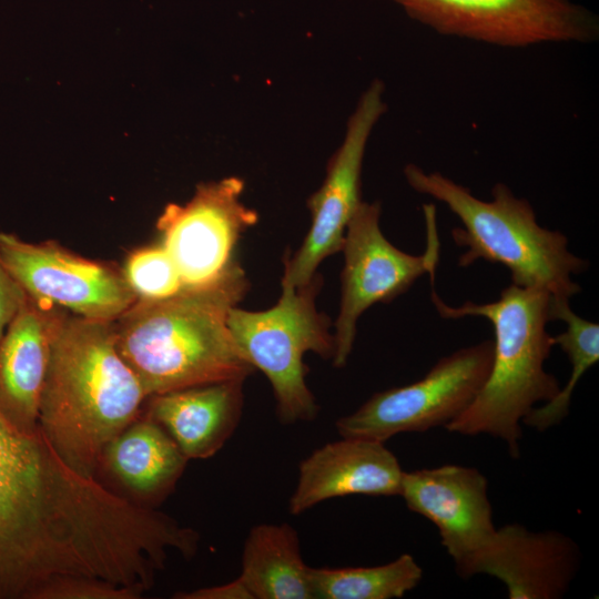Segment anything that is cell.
<instances>
[{
    "label": "cell",
    "instance_id": "7a4b0ae2",
    "mask_svg": "<svg viewBox=\"0 0 599 599\" xmlns=\"http://www.w3.org/2000/svg\"><path fill=\"white\" fill-rule=\"evenodd\" d=\"M236 262L217 282L163 300H136L114 321L118 349L148 397L244 379L255 369L227 325L247 290Z\"/></svg>",
    "mask_w": 599,
    "mask_h": 599
},
{
    "label": "cell",
    "instance_id": "7402d4cb",
    "mask_svg": "<svg viewBox=\"0 0 599 599\" xmlns=\"http://www.w3.org/2000/svg\"><path fill=\"white\" fill-rule=\"evenodd\" d=\"M27 298L21 286L0 260V339Z\"/></svg>",
    "mask_w": 599,
    "mask_h": 599
},
{
    "label": "cell",
    "instance_id": "d6986e66",
    "mask_svg": "<svg viewBox=\"0 0 599 599\" xmlns=\"http://www.w3.org/2000/svg\"><path fill=\"white\" fill-rule=\"evenodd\" d=\"M551 321L559 319L566 329L552 336L555 346L567 355L571 372L566 385L557 395L539 407H534L521 424L545 432L559 425L569 414L571 397L580 378L599 359V325L585 319L570 307L569 300L551 297Z\"/></svg>",
    "mask_w": 599,
    "mask_h": 599
},
{
    "label": "cell",
    "instance_id": "30bf717a",
    "mask_svg": "<svg viewBox=\"0 0 599 599\" xmlns=\"http://www.w3.org/2000/svg\"><path fill=\"white\" fill-rule=\"evenodd\" d=\"M385 110L384 84L374 80L348 120L322 186L308 199L311 229L298 251L286 261L282 288L308 284L322 261L342 251L346 227L363 202L361 176L367 142Z\"/></svg>",
    "mask_w": 599,
    "mask_h": 599
},
{
    "label": "cell",
    "instance_id": "8992f818",
    "mask_svg": "<svg viewBox=\"0 0 599 599\" xmlns=\"http://www.w3.org/2000/svg\"><path fill=\"white\" fill-rule=\"evenodd\" d=\"M494 342L460 348L441 357L412 384L378 392L335 423L341 437L385 443L403 433L446 426L474 400L493 363Z\"/></svg>",
    "mask_w": 599,
    "mask_h": 599
},
{
    "label": "cell",
    "instance_id": "5b68a950",
    "mask_svg": "<svg viewBox=\"0 0 599 599\" xmlns=\"http://www.w3.org/2000/svg\"><path fill=\"white\" fill-rule=\"evenodd\" d=\"M317 275L297 288H282L273 307L251 312L233 306L227 316L230 332L245 358L270 380L281 422L293 424L316 417L318 406L305 382L303 357L314 352L333 357L334 335L329 319L317 312Z\"/></svg>",
    "mask_w": 599,
    "mask_h": 599
},
{
    "label": "cell",
    "instance_id": "277c9868",
    "mask_svg": "<svg viewBox=\"0 0 599 599\" xmlns=\"http://www.w3.org/2000/svg\"><path fill=\"white\" fill-rule=\"evenodd\" d=\"M404 174L416 192L444 203L459 219L461 227L451 230L453 241L466 248L459 266L479 260L504 265L511 284L554 298L570 300L581 291L573 275L585 272L588 262L568 250L561 232L540 226L530 203L506 184L496 183L491 200L485 201L439 172L408 164Z\"/></svg>",
    "mask_w": 599,
    "mask_h": 599
},
{
    "label": "cell",
    "instance_id": "ba28073f",
    "mask_svg": "<svg viewBox=\"0 0 599 599\" xmlns=\"http://www.w3.org/2000/svg\"><path fill=\"white\" fill-rule=\"evenodd\" d=\"M413 19L439 33L522 48L588 42L598 20L570 0H393Z\"/></svg>",
    "mask_w": 599,
    "mask_h": 599
},
{
    "label": "cell",
    "instance_id": "8fae6325",
    "mask_svg": "<svg viewBox=\"0 0 599 599\" xmlns=\"http://www.w3.org/2000/svg\"><path fill=\"white\" fill-rule=\"evenodd\" d=\"M244 182L230 176L200 184L184 205L169 204L158 221L161 245L173 258L184 288L209 286L236 263L241 234L258 215L241 201Z\"/></svg>",
    "mask_w": 599,
    "mask_h": 599
},
{
    "label": "cell",
    "instance_id": "7c38bea8",
    "mask_svg": "<svg viewBox=\"0 0 599 599\" xmlns=\"http://www.w3.org/2000/svg\"><path fill=\"white\" fill-rule=\"evenodd\" d=\"M399 496L432 521L458 573L493 538L488 480L474 467L443 465L404 471Z\"/></svg>",
    "mask_w": 599,
    "mask_h": 599
},
{
    "label": "cell",
    "instance_id": "5bb4252c",
    "mask_svg": "<svg viewBox=\"0 0 599 599\" xmlns=\"http://www.w3.org/2000/svg\"><path fill=\"white\" fill-rule=\"evenodd\" d=\"M403 473L385 443L342 437L302 460L290 512L297 516L324 500L351 495L399 496Z\"/></svg>",
    "mask_w": 599,
    "mask_h": 599
},
{
    "label": "cell",
    "instance_id": "6da1fadb",
    "mask_svg": "<svg viewBox=\"0 0 599 599\" xmlns=\"http://www.w3.org/2000/svg\"><path fill=\"white\" fill-rule=\"evenodd\" d=\"M145 398L118 349L114 321L55 312L38 426L67 465L94 478L105 447Z\"/></svg>",
    "mask_w": 599,
    "mask_h": 599
},
{
    "label": "cell",
    "instance_id": "4fadbf2b",
    "mask_svg": "<svg viewBox=\"0 0 599 599\" xmlns=\"http://www.w3.org/2000/svg\"><path fill=\"white\" fill-rule=\"evenodd\" d=\"M581 565V551L557 530L532 531L520 524L496 529L490 541L458 572L500 580L510 599H560Z\"/></svg>",
    "mask_w": 599,
    "mask_h": 599
},
{
    "label": "cell",
    "instance_id": "44dd1931",
    "mask_svg": "<svg viewBox=\"0 0 599 599\" xmlns=\"http://www.w3.org/2000/svg\"><path fill=\"white\" fill-rule=\"evenodd\" d=\"M123 275L136 300H163L184 288L177 266L162 245L133 252L126 260Z\"/></svg>",
    "mask_w": 599,
    "mask_h": 599
},
{
    "label": "cell",
    "instance_id": "ac0fdd59",
    "mask_svg": "<svg viewBox=\"0 0 599 599\" xmlns=\"http://www.w3.org/2000/svg\"><path fill=\"white\" fill-rule=\"evenodd\" d=\"M102 456L128 489L146 496H162L172 489L189 460L149 415L115 436Z\"/></svg>",
    "mask_w": 599,
    "mask_h": 599
},
{
    "label": "cell",
    "instance_id": "52a82bcc",
    "mask_svg": "<svg viewBox=\"0 0 599 599\" xmlns=\"http://www.w3.org/2000/svg\"><path fill=\"white\" fill-rule=\"evenodd\" d=\"M427 250L420 255L394 246L379 226L380 204L362 202L351 219L342 246V298L335 322L333 363L343 367L352 353L361 315L376 303H388L407 292L425 273L434 277L439 243L435 207L424 205Z\"/></svg>",
    "mask_w": 599,
    "mask_h": 599
},
{
    "label": "cell",
    "instance_id": "9a60e30c",
    "mask_svg": "<svg viewBox=\"0 0 599 599\" xmlns=\"http://www.w3.org/2000/svg\"><path fill=\"white\" fill-rule=\"evenodd\" d=\"M54 314L27 298L0 339V412L23 432L39 427Z\"/></svg>",
    "mask_w": 599,
    "mask_h": 599
},
{
    "label": "cell",
    "instance_id": "3957f363",
    "mask_svg": "<svg viewBox=\"0 0 599 599\" xmlns=\"http://www.w3.org/2000/svg\"><path fill=\"white\" fill-rule=\"evenodd\" d=\"M551 297L541 290L510 284L494 302L467 301L456 307L432 292V302L443 318L484 317L495 333L489 374L471 404L445 426L448 432L493 436L506 443L512 458L519 457L524 417L560 389L557 378L545 369L555 346L547 332Z\"/></svg>",
    "mask_w": 599,
    "mask_h": 599
},
{
    "label": "cell",
    "instance_id": "603a6c76",
    "mask_svg": "<svg viewBox=\"0 0 599 599\" xmlns=\"http://www.w3.org/2000/svg\"><path fill=\"white\" fill-rule=\"evenodd\" d=\"M177 599H253L251 592L240 577L229 583L200 588L189 592H177Z\"/></svg>",
    "mask_w": 599,
    "mask_h": 599
},
{
    "label": "cell",
    "instance_id": "e0dca14e",
    "mask_svg": "<svg viewBox=\"0 0 599 599\" xmlns=\"http://www.w3.org/2000/svg\"><path fill=\"white\" fill-rule=\"evenodd\" d=\"M311 569L302 558L297 531L288 524H261L250 531L240 578L253 599L315 598Z\"/></svg>",
    "mask_w": 599,
    "mask_h": 599
},
{
    "label": "cell",
    "instance_id": "9c48e42d",
    "mask_svg": "<svg viewBox=\"0 0 599 599\" xmlns=\"http://www.w3.org/2000/svg\"><path fill=\"white\" fill-rule=\"evenodd\" d=\"M0 260L27 297L45 308L115 321L136 301L123 273L52 242L35 244L0 232Z\"/></svg>",
    "mask_w": 599,
    "mask_h": 599
},
{
    "label": "cell",
    "instance_id": "ffe728a7",
    "mask_svg": "<svg viewBox=\"0 0 599 599\" xmlns=\"http://www.w3.org/2000/svg\"><path fill=\"white\" fill-rule=\"evenodd\" d=\"M315 598L393 599L418 586L423 569L409 554L373 567L312 568Z\"/></svg>",
    "mask_w": 599,
    "mask_h": 599
},
{
    "label": "cell",
    "instance_id": "2e32d148",
    "mask_svg": "<svg viewBox=\"0 0 599 599\" xmlns=\"http://www.w3.org/2000/svg\"><path fill=\"white\" fill-rule=\"evenodd\" d=\"M240 380L151 396L148 415L160 424L187 459L216 454L236 429L243 408Z\"/></svg>",
    "mask_w": 599,
    "mask_h": 599
}]
</instances>
